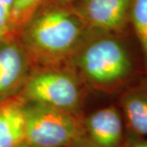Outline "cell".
<instances>
[{
  "label": "cell",
  "mask_w": 147,
  "mask_h": 147,
  "mask_svg": "<svg viewBox=\"0 0 147 147\" xmlns=\"http://www.w3.org/2000/svg\"><path fill=\"white\" fill-rule=\"evenodd\" d=\"M0 3H3V4L5 6L7 9H9L11 11V6H12V3H13V0H0Z\"/></svg>",
  "instance_id": "cell-14"
},
{
  "label": "cell",
  "mask_w": 147,
  "mask_h": 147,
  "mask_svg": "<svg viewBox=\"0 0 147 147\" xmlns=\"http://www.w3.org/2000/svg\"><path fill=\"white\" fill-rule=\"evenodd\" d=\"M128 147H147V139L145 138H137L132 139Z\"/></svg>",
  "instance_id": "cell-13"
},
{
  "label": "cell",
  "mask_w": 147,
  "mask_h": 147,
  "mask_svg": "<svg viewBox=\"0 0 147 147\" xmlns=\"http://www.w3.org/2000/svg\"><path fill=\"white\" fill-rule=\"evenodd\" d=\"M87 131L95 147H120L123 142V120L115 106L92 114L86 123Z\"/></svg>",
  "instance_id": "cell-5"
},
{
  "label": "cell",
  "mask_w": 147,
  "mask_h": 147,
  "mask_svg": "<svg viewBox=\"0 0 147 147\" xmlns=\"http://www.w3.org/2000/svg\"><path fill=\"white\" fill-rule=\"evenodd\" d=\"M79 65L91 81L108 87L123 84L135 70L127 45L115 36L103 37L90 44L82 53Z\"/></svg>",
  "instance_id": "cell-1"
},
{
  "label": "cell",
  "mask_w": 147,
  "mask_h": 147,
  "mask_svg": "<svg viewBox=\"0 0 147 147\" xmlns=\"http://www.w3.org/2000/svg\"><path fill=\"white\" fill-rule=\"evenodd\" d=\"M128 19L142 48L147 69V0H131Z\"/></svg>",
  "instance_id": "cell-10"
},
{
  "label": "cell",
  "mask_w": 147,
  "mask_h": 147,
  "mask_svg": "<svg viewBox=\"0 0 147 147\" xmlns=\"http://www.w3.org/2000/svg\"><path fill=\"white\" fill-rule=\"evenodd\" d=\"M62 2H71V1H74V0H61Z\"/></svg>",
  "instance_id": "cell-16"
},
{
  "label": "cell",
  "mask_w": 147,
  "mask_h": 147,
  "mask_svg": "<svg viewBox=\"0 0 147 147\" xmlns=\"http://www.w3.org/2000/svg\"><path fill=\"white\" fill-rule=\"evenodd\" d=\"M25 142L24 105L17 101L0 103V147H16Z\"/></svg>",
  "instance_id": "cell-8"
},
{
  "label": "cell",
  "mask_w": 147,
  "mask_h": 147,
  "mask_svg": "<svg viewBox=\"0 0 147 147\" xmlns=\"http://www.w3.org/2000/svg\"><path fill=\"white\" fill-rule=\"evenodd\" d=\"M10 10L0 3V42L10 39L12 35L10 27Z\"/></svg>",
  "instance_id": "cell-12"
},
{
  "label": "cell",
  "mask_w": 147,
  "mask_h": 147,
  "mask_svg": "<svg viewBox=\"0 0 147 147\" xmlns=\"http://www.w3.org/2000/svg\"><path fill=\"white\" fill-rule=\"evenodd\" d=\"M26 67L21 48L10 39L0 42V97L17 86Z\"/></svg>",
  "instance_id": "cell-7"
},
{
  "label": "cell",
  "mask_w": 147,
  "mask_h": 147,
  "mask_svg": "<svg viewBox=\"0 0 147 147\" xmlns=\"http://www.w3.org/2000/svg\"><path fill=\"white\" fill-rule=\"evenodd\" d=\"M131 0H88L85 15L92 26L104 31H121L128 20Z\"/></svg>",
  "instance_id": "cell-6"
},
{
  "label": "cell",
  "mask_w": 147,
  "mask_h": 147,
  "mask_svg": "<svg viewBox=\"0 0 147 147\" xmlns=\"http://www.w3.org/2000/svg\"><path fill=\"white\" fill-rule=\"evenodd\" d=\"M26 95L34 102L69 111L79 98V87L69 75L45 72L33 77L26 87Z\"/></svg>",
  "instance_id": "cell-4"
},
{
  "label": "cell",
  "mask_w": 147,
  "mask_h": 147,
  "mask_svg": "<svg viewBox=\"0 0 147 147\" xmlns=\"http://www.w3.org/2000/svg\"><path fill=\"white\" fill-rule=\"evenodd\" d=\"M25 142L47 147L69 146L82 135L79 122L68 111L34 103L24 106Z\"/></svg>",
  "instance_id": "cell-3"
},
{
  "label": "cell",
  "mask_w": 147,
  "mask_h": 147,
  "mask_svg": "<svg viewBox=\"0 0 147 147\" xmlns=\"http://www.w3.org/2000/svg\"><path fill=\"white\" fill-rule=\"evenodd\" d=\"M16 147H47V146H38V145H33V144H29L26 142H23L21 143L18 146Z\"/></svg>",
  "instance_id": "cell-15"
},
{
  "label": "cell",
  "mask_w": 147,
  "mask_h": 147,
  "mask_svg": "<svg viewBox=\"0 0 147 147\" xmlns=\"http://www.w3.org/2000/svg\"><path fill=\"white\" fill-rule=\"evenodd\" d=\"M127 124L138 137H147V84L132 88L121 98Z\"/></svg>",
  "instance_id": "cell-9"
},
{
  "label": "cell",
  "mask_w": 147,
  "mask_h": 147,
  "mask_svg": "<svg viewBox=\"0 0 147 147\" xmlns=\"http://www.w3.org/2000/svg\"><path fill=\"white\" fill-rule=\"evenodd\" d=\"M81 34L79 21L62 10L43 13L32 21L26 39L29 46L44 58L59 57L69 53Z\"/></svg>",
  "instance_id": "cell-2"
},
{
  "label": "cell",
  "mask_w": 147,
  "mask_h": 147,
  "mask_svg": "<svg viewBox=\"0 0 147 147\" xmlns=\"http://www.w3.org/2000/svg\"><path fill=\"white\" fill-rule=\"evenodd\" d=\"M42 0H13L10 14V27L13 34L31 20Z\"/></svg>",
  "instance_id": "cell-11"
}]
</instances>
